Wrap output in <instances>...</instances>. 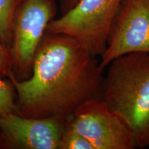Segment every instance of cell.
<instances>
[{
    "mask_svg": "<svg viewBox=\"0 0 149 149\" xmlns=\"http://www.w3.org/2000/svg\"><path fill=\"white\" fill-rule=\"evenodd\" d=\"M24 0H0V42L10 51L14 17Z\"/></svg>",
    "mask_w": 149,
    "mask_h": 149,
    "instance_id": "obj_8",
    "label": "cell"
},
{
    "mask_svg": "<svg viewBox=\"0 0 149 149\" xmlns=\"http://www.w3.org/2000/svg\"><path fill=\"white\" fill-rule=\"evenodd\" d=\"M66 122L32 118L18 113L0 117V148L59 149Z\"/></svg>",
    "mask_w": 149,
    "mask_h": 149,
    "instance_id": "obj_7",
    "label": "cell"
},
{
    "mask_svg": "<svg viewBox=\"0 0 149 149\" xmlns=\"http://www.w3.org/2000/svg\"><path fill=\"white\" fill-rule=\"evenodd\" d=\"M54 14L51 0H24L17 10L10 53L17 79L25 80L32 74L35 54Z\"/></svg>",
    "mask_w": 149,
    "mask_h": 149,
    "instance_id": "obj_4",
    "label": "cell"
},
{
    "mask_svg": "<svg viewBox=\"0 0 149 149\" xmlns=\"http://www.w3.org/2000/svg\"><path fill=\"white\" fill-rule=\"evenodd\" d=\"M122 1L79 0L60 17L52 20L46 32L71 37L91 55L100 57Z\"/></svg>",
    "mask_w": 149,
    "mask_h": 149,
    "instance_id": "obj_3",
    "label": "cell"
},
{
    "mask_svg": "<svg viewBox=\"0 0 149 149\" xmlns=\"http://www.w3.org/2000/svg\"><path fill=\"white\" fill-rule=\"evenodd\" d=\"M67 122L94 149L137 148L129 128L102 100L86 101Z\"/></svg>",
    "mask_w": 149,
    "mask_h": 149,
    "instance_id": "obj_5",
    "label": "cell"
},
{
    "mask_svg": "<svg viewBox=\"0 0 149 149\" xmlns=\"http://www.w3.org/2000/svg\"><path fill=\"white\" fill-rule=\"evenodd\" d=\"M107 67L102 100L129 128L136 148L149 147V53L121 56Z\"/></svg>",
    "mask_w": 149,
    "mask_h": 149,
    "instance_id": "obj_2",
    "label": "cell"
},
{
    "mask_svg": "<svg viewBox=\"0 0 149 149\" xmlns=\"http://www.w3.org/2000/svg\"><path fill=\"white\" fill-rule=\"evenodd\" d=\"M59 149H94V148L89 141L74 130L67 122L59 142Z\"/></svg>",
    "mask_w": 149,
    "mask_h": 149,
    "instance_id": "obj_10",
    "label": "cell"
},
{
    "mask_svg": "<svg viewBox=\"0 0 149 149\" xmlns=\"http://www.w3.org/2000/svg\"><path fill=\"white\" fill-rule=\"evenodd\" d=\"M11 70L10 51L0 42V77H7Z\"/></svg>",
    "mask_w": 149,
    "mask_h": 149,
    "instance_id": "obj_11",
    "label": "cell"
},
{
    "mask_svg": "<svg viewBox=\"0 0 149 149\" xmlns=\"http://www.w3.org/2000/svg\"><path fill=\"white\" fill-rule=\"evenodd\" d=\"M133 53H149V0H123L112 26L100 65Z\"/></svg>",
    "mask_w": 149,
    "mask_h": 149,
    "instance_id": "obj_6",
    "label": "cell"
},
{
    "mask_svg": "<svg viewBox=\"0 0 149 149\" xmlns=\"http://www.w3.org/2000/svg\"><path fill=\"white\" fill-rule=\"evenodd\" d=\"M9 113H19L16 105V91L10 79L0 77V117Z\"/></svg>",
    "mask_w": 149,
    "mask_h": 149,
    "instance_id": "obj_9",
    "label": "cell"
},
{
    "mask_svg": "<svg viewBox=\"0 0 149 149\" xmlns=\"http://www.w3.org/2000/svg\"><path fill=\"white\" fill-rule=\"evenodd\" d=\"M104 70L97 57L72 37L46 32L31 77L19 80L11 70L7 78L15 89L19 115L67 122L79 106L101 91Z\"/></svg>",
    "mask_w": 149,
    "mask_h": 149,
    "instance_id": "obj_1",
    "label": "cell"
},
{
    "mask_svg": "<svg viewBox=\"0 0 149 149\" xmlns=\"http://www.w3.org/2000/svg\"><path fill=\"white\" fill-rule=\"evenodd\" d=\"M78 1L79 0H62L64 13L66 12L67 10H68L69 9L72 8L77 3Z\"/></svg>",
    "mask_w": 149,
    "mask_h": 149,
    "instance_id": "obj_12",
    "label": "cell"
}]
</instances>
